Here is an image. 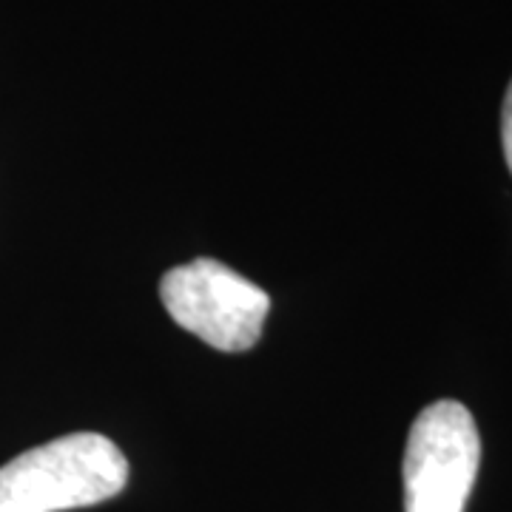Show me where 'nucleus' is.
Returning <instances> with one entry per match:
<instances>
[{
    "instance_id": "f03ea898",
    "label": "nucleus",
    "mask_w": 512,
    "mask_h": 512,
    "mask_svg": "<svg viewBox=\"0 0 512 512\" xmlns=\"http://www.w3.org/2000/svg\"><path fill=\"white\" fill-rule=\"evenodd\" d=\"M165 311L188 333L222 353H245L259 342L271 296L217 259L177 265L160 282Z\"/></svg>"
},
{
    "instance_id": "f257e3e1",
    "label": "nucleus",
    "mask_w": 512,
    "mask_h": 512,
    "mask_svg": "<svg viewBox=\"0 0 512 512\" xmlns=\"http://www.w3.org/2000/svg\"><path fill=\"white\" fill-rule=\"evenodd\" d=\"M123 450L100 433H69L0 467V512H63L126 490Z\"/></svg>"
},
{
    "instance_id": "20e7f679",
    "label": "nucleus",
    "mask_w": 512,
    "mask_h": 512,
    "mask_svg": "<svg viewBox=\"0 0 512 512\" xmlns=\"http://www.w3.org/2000/svg\"><path fill=\"white\" fill-rule=\"evenodd\" d=\"M501 143H504V157H507L512 174V83L504 97V111H501Z\"/></svg>"
},
{
    "instance_id": "7ed1b4c3",
    "label": "nucleus",
    "mask_w": 512,
    "mask_h": 512,
    "mask_svg": "<svg viewBox=\"0 0 512 512\" xmlns=\"http://www.w3.org/2000/svg\"><path fill=\"white\" fill-rule=\"evenodd\" d=\"M481 464V439L464 404H430L404 450V512H464Z\"/></svg>"
}]
</instances>
